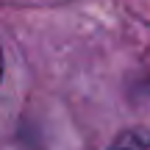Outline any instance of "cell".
<instances>
[{
	"instance_id": "6da1fadb",
	"label": "cell",
	"mask_w": 150,
	"mask_h": 150,
	"mask_svg": "<svg viewBox=\"0 0 150 150\" xmlns=\"http://www.w3.org/2000/svg\"><path fill=\"white\" fill-rule=\"evenodd\" d=\"M108 150H150V128H128L111 142Z\"/></svg>"
},
{
	"instance_id": "7a4b0ae2",
	"label": "cell",
	"mask_w": 150,
	"mask_h": 150,
	"mask_svg": "<svg viewBox=\"0 0 150 150\" xmlns=\"http://www.w3.org/2000/svg\"><path fill=\"white\" fill-rule=\"evenodd\" d=\"M0 75H3V53H0Z\"/></svg>"
}]
</instances>
